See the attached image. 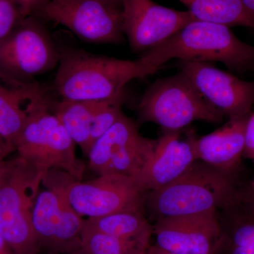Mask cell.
<instances>
[{"instance_id": "18", "label": "cell", "mask_w": 254, "mask_h": 254, "mask_svg": "<svg viewBox=\"0 0 254 254\" xmlns=\"http://www.w3.org/2000/svg\"><path fill=\"white\" fill-rule=\"evenodd\" d=\"M99 103L64 99L51 103L53 113L87 156L93 146L92 129Z\"/></svg>"}, {"instance_id": "29", "label": "cell", "mask_w": 254, "mask_h": 254, "mask_svg": "<svg viewBox=\"0 0 254 254\" xmlns=\"http://www.w3.org/2000/svg\"><path fill=\"white\" fill-rule=\"evenodd\" d=\"M245 5L246 9L254 16V0H241Z\"/></svg>"}, {"instance_id": "27", "label": "cell", "mask_w": 254, "mask_h": 254, "mask_svg": "<svg viewBox=\"0 0 254 254\" xmlns=\"http://www.w3.org/2000/svg\"><path fill=\"white\" fill-rule=\"evenodd\" d=\"M0 254H14L1 233H0Z\"/></svg>"}, {"instance_id": "28", "label": "cell", "mask_w": 254, "mask_h": 254, "mask_svg": "<svg viewBox=\"0 0 254 254\" xmlns=\"http://www.w3.org/2000/svg\"><path fill=\"white\" fill-rule=\"evenodd\" d=\"M146 254H177L167 252V251L161 250L155 245H150L148 250L146 251Z\"/></svg>"}, {"instance_id": "11", "label": "cell", "mask_w": 254, "mask_h": 254, "mask_svg": "<svg viewBox=\"0 0 254 254\" xmlns=\"http://www.w3.org/2000/svg\"><path fill=\"white\" fill-rule=\"evenodd\" d=\"M123 30L132 51L147 52L195 18L189 11L165 7L153 0H121Z\"/></svg>"}, {"instance_id": "7", "label": "cell", "mask_w": 254, "mask_h": 254, "mask_svg": "<svg viewBox=\"0 0 254 254\" xmlns=\"http://www.w3.org/2000/svg\"><path fill=\"white\" fill-rule=\"evenodd\" d=\"M138 115L141 123L155 124L165 131H181L195 121L218 123L224 117L182 72L152 83L140 100Z\"/></svg>"}, {"instance_id": "4", "label": "cell", "mask_w": 254, "mask_h": 254, "mask_svg": "<svg viewBox=\"0 0 254 254\" xmlns=\"http://www.w3.org/2000/svg\"><path fill=\"white\" fill-rule=\"evenodd\" d=\"M51 103L46 91L31 100L15 151L45 174L59 170L82 181L84 164L76 157V143L53 113Z\"/></svg>"}, {"instance_id": "33", "label": "cell", "mask_w": 254, "mask_h": 254, "mask_svg": "<svg viewBox=\"0 0 254 254\" xmlns=\"http://www.w3.org/2000/svg\"><path fill=\"white\" fill-rule=\"evenodd\" d=\"M78 254H83V252H81V253Z\"/></svg>"}, {"instance_id": "15", "label": "cell", "mask_w": 254, "mask_h": 254, "mask_svg": "<svg viewBox=\"0 0 254 254\" xmlns=\"http://www.w3.org/2000/svg\"><path fill=\"white\" fill-rule=\"evenodd\" d=\"M250 114L229 118L212 133L195 138L197 159L227 173H238L243 158L245 128Z\"/></svg>"}, {"instance_id": "9", "label": "cell", "mask_w": 254, "mask_h": 254, "mask_svg": "<svg viewBox=\"0 0 254 254\" xmlns=\"http://www.w3.org/2000/svg\"><path fill=\"white\" fill-rule=\"evenodd\" d=\"M33 15L88 43L118 45L125 39L122 9L103 0H48Z\"/></svg>"}, {"instance_id": "8", "label": "cell", "mask_w": 254, "mask_h": 254, "mask_svg": "<svg viewBox=\"0 0 254 254\" xmlns=\"http://www.w3.org/2000/svg\"><path fill=\"white\" fill-rule=\"evenodd\" d=\"M42 19L35 15L23 18L0 43V78L11 83H28L35 76L58 66L57 49Z\"/></svg>"}, {"instance_id": "19", "label": "cell", "mask_w": 254, "mask_h": 254, "mask_svg": "<svg viewBox=\"0 0 254 254\" xmlns=\"http://www.w3.org/2000/svg\"><path fill=\"white\" fill-rule=\"evenodd\" d=\"M156 141L157 139L142 136L138 127H133L115 147L108 174H120L136 178L153 153Z\"/></svg>"}, {"instance_id": "30", "label": "cell", "mask_w": 254, "mask_h": 254, "mask_svg": "<svg viewBox=\"0 0 254 254\" xmlns=\"http://www.w3.org/2000/svg\"><path fill=\"white\" fill-rule=\"evenodd\" d=\"M108 4L113 5L117 7L120 8L122 9V1L121 0H103Z\"/></svg>"}, {"instance_id": "13", "label": "cell", "mask_w": 254, "mask_h": 254, "mask_svg": "<svg viewBox=\"0 0 254 254\" xmlns=\"http://www.w3.org/2000/svg\"><path fill=\"white\" fill-rule=\"evenodd\" d=\"M153 245L177 254H215L220 240L217 211L155 220Z\"/></svg>"}, {"instance_id": "12", "label": "cell", "mask_w": 254, "mask_h": 254, "mask_svg": "<svg viewBox=\"0 0 254 254\" xmlns=\"http://www.w3.org/2000/svg\"><path fill=\"white\" fill-rule=\"evenodd\" d=\"M202 96L229 118L252 113L254 81H245L204 62L181 61L179 64Z\"/></svg>"}, {"instance_id": "17", "label": "cell", "mask_w": 254, "mask_h": 254, "mask_svg": "<svg viewBox=\"0 0 254 254\" xmlns=\"http://www.w3.org/2000/svg\"><path fill=\"white\" fill-rule=\"evenodd\" d=\"M46 90L37 83H10L0 78V136L14 146L28 117L31 100Z\"/></svg>"}, {"instance_id": "16", "label": "cell", "mask_w": 254, "mask_h": 254, "mask_svg": "<svg viewBox=\"0 0 254 254\" xmlns=\"http://www.w3.org/2000/svg\"><path fill=\"white\" fill-rule=\"evenodd\" d=\"M217 215L221 235L215 254H254V203L247 189Z\"/></svg>"}, {"instance_id": "2", "label": "cell", "mask_w": 254, "mask_h": 254, "mask_svg": "<svg viewBox=\"0 0 254 254\" xmlns=\"http://www.w3.org/2000/svg\"><path fill=\"white\" fill-rule=\"evenodd\" d=\"M237 173L197 160L175 181L147 192L144 207L155 219L217 211L240 195Z\"/></svg>"}, {"instance_id": "20", "label": "cell", "mask_w": 254, "mask_h": 254, "mask_svg": "<svg viewBox=\"0 0 254 254\" xmlns=\"http://www.w3.org/2000/svg\"><path fill=\"white\" fill-rule=\"evenodd\" d=\"M195 20L254 29V16L241 0H179Z\"/></svg>"}, {"instance_id": "3", "label": "cell", "mask_w": 254, "mask_h": 254, "mask_svg": "<svg viewBox=\"0 0 254 254\" xmlns=\"http://www.w3.org/2000/svg\"><path fill=\"white\" fill-rule=\"evenodd\" d=\"M54 81L61 99L102 102L124 95L125 86L144 78L140 59L120 60L82 50L60 53Z\"/></svg>"}, {"instance_id": "32", "label": "cell", "mask_w": 254, "mask_h": 254, "mask_svg": "<svg viewBox=\"0 0 254 254\" xmlns=\"http://www.w3.org/2000/svg\"><path fill=\"white\" fill-rule=\"evenodd\" d=\"M250 188L252 191L254 192V180H253V182L251 183Z\"/></svg>"}, {"instance_id": "24", "label": "cell", "mask_w": 254, "mask_h": 254, "mask_svg": "<svg viewBox=\"0 0 254 254\" xmlns=\"http://www.w3.org/2000/svg\"><path fill=\"white\" fill-rule=\"evenodd\" d=\"M243 156L254 162V112L250 114L246 125Z\"/></svg>"}, {"instance_id": "35", "label": "cell", "mask_w": 254, "mask_h": 254, "mask_svg": "<svg viewBox=\"0 0 254 254\" xmlns=\"http://www.w3.org/2000/svg\"><path fill=\"white\" fill-rule=\"evenodd\" d=\"M145 254H146V253H145Z\"/></svg>"}, {"instance_id": "10", "label": "cell", "mask_w": 254, "mask_h": 254, "mask_svg": "<svg viewBox=\"0 0 254 254\" xmlns=\"http://www.w3.org/2000/svg\"><path fill=\"white\" fill-rule=\"evenodd\" d=\"M84 222L59 190L46 187L40 191L32 212L40 254L81 253Z\"/></svg>"}, {"instance_id": "23", "label": "cell", "mask_w": 254, "mask_h": 254, "mask_svg": "<svg viewBox=\"0 0 254 254\" xmlns=\"http://www.w3.org/2000/svg\"><path fill=\"white\" fill-rule=\"evenodd\" d=\"M24 18L14 0H0V43L12 33Z\"/></svg>"}, {"instance_id": "1", "label": "cell", "mask_w": 254, "mask_h": 254, "mask_svg": "<svg viewBox=\"0 0 254 254\" xmlns=\"http://www.w3.org/2000/svg\"><path fill=\"white\" fill-rule=\"evenodd\" d=\"M139 59L144 77L173 59L218 62L242 73L254 71V46L239 39L228 26L195 20Z\"/></svg>"}, {"instance_id": "26", "label": "cell", "mask_w": 254, "mask_h": 254, "mask_svg": "<svg viewBox=\"0 0 254 254\" xmlns=\"http://www.w3.org/2000/svg\"><path fill=\"white\" fill-rule=\"evenodd\" d=\"M14 151V145L10 144L4 138L0 136V165L6 160L10 153Z\"/></svg>"}, {"instance_id": "34", "label": "cell", "mask_w": 254, "mask_h": 254, "mask_svg": "<svg viewBox=\"0 0 254 254\" xmlns=\"http://www.w3.org/2000/svg\"><path fill=\"white\" fill-rule=\"evenodd\" d=\"M3 163H4V162H3ZM1 165H0V167H1Z\"/></svg>"}, {"instance_id": "25", "label": "cell", "mask_w": 254, "mask_h": 254, "mask_svg": "<svg viewBox=\"0 0 254 254\" xmlns=\"http://www.w3.org/2000/svg\"><path fill=\"white\" fill-rule=\"evenodd\" d=\"M24 17L33 15L48 0H14Z\"/></svg>"}, {"instance_id": "14", "label": "cell", "mask_w": 254, "mask_h": 254, "mask_svg": "<svg viewBox=\"0 0 254 254\" xmlns=\"http://www.w3.org/2000/svg\"><path fill=\"white\" fill-rule=\"evenodd\" d=\"M181 131H165L157 139L154 150L141 173L135 178L145 192L159 190L171 183L185 173L196 161L195 139Z\"/></svg>"}, {"instance_id": "31", "label": "cell", "mask_w": 254, "mask_h": 254, "mask_svg": "<svg viewBox=\"0 0 254 254\" xmlns=\"http://www.w3.org/2000/svg\"><path fill=\"white\" fill-rule=\"evenodd\" d=\"M247 191H248V193L249 195H250L251 199L253 200L254 203V192L252 191V190H250V187H249V188H247Z\"/></svg>"}, {"instance_id": "21", "label": "cell", "mask_w": 254, "mask_h": 254, "mask_svg": "<svg viewBox=\"0 0 254 254\" xmlns=\"http://www.w3.org/2000/svg\"><path fill=\"white\" fill-rule=\"evenodd\" d=\"M84 227L127 240L150 242L153 225L144 211H124L99 218L85 219Z\"/></svg>"}, {"instance_id": "22", "label": "cell", "mask_w": 254, "mask_h": 254, "mask_svg": "<svg viewBox=\"0 0 254 254\" xmlns=\"http://www.w3.org/2000/svg\"><path fill=\"white\" fill-rule=\"evenodd\" d=\"M82 252L85 254H145L150 242L118 238L83 225Z\"/></svg>"}, {"instance_id": "6", "label": "cell", "mask_w": 254, "mask_h": 254, "mask_svg": "<svg viewBox=\"0 0 254 254\" xmlns=\"http://www.w3.org/2000/svg\"><path fill=\"white\" fill-rule=\"evenodd\" d=\"M43 185L63 193L73 210L87 218L124 211H144L146 192L134 178L120 174L99 175L83 182L59 170H50Z\"/></svg>"}, {"instance_id": "5", "label": "cell", "mask_w": 254, "mask_h": 254, "mask_svg": "<svg viewBox=\"0 0 254 254\" xmlns=\"http://www.w3.org/2000/svg\"><path fill=\"white\" fill-rule=\"evenodd\" d=\"M44 175L18 155L0 167V233L14 254H40L32 212Z\"/></svg>"}]
</instances>
